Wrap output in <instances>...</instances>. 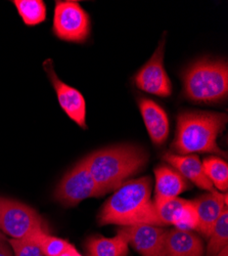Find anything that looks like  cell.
<instances>
[{
	"instance_id": "12",
	"label": "cell",
	"mask_w": 228,
	"mask_h": 256,
	"mask_svg": "<svg viewBox=\"0 0 228 256\" xmlns=\"http://www.w3.org/2000/svg\"><path fill=\"white\" fill-rule=\"evenodd\" d=\"M205 248L199 234L192 230H166L161 256H204Z\"/></svg>"
},
{
	"instance_id": "7",
	"label": "cell",
	"mask_w": 228,
	"mask_h": 256,
	"mask_svg": "<svg viewBox=\"0 0 228 256\" xmlns=\"http://www.w3.org/2000/svg\"><path fill=\"white\" fill-rule=\"evenodd\" d=\"M100 196H103V193L83 160L61 178L54 190L55 200L67 207L76 206L83 200Z\"/></svg>"
},
{
	"instance_id": "14",
	"label": "cell",
	"mask_w": 228,
	"mask_h": 256,
	"mask_svg": "<svg viewBox=\"0 0 228 256\" xmlns=\"http://www.w3.org/2000/svg\"><path fill=\"white\" fill-rule=\"evenodd\" d=\"M156 188L154 205L160 204L168 199L176 198L191 186L177 170L168 165H160L155 168Z\"/></svg>"
},
{
	"instance_id": "26",
	"label": "cell",
	"mask_w": 228,
	"mask_h": 256,
	"mask_svg": "<svg viewBox=\"0 0 228 256\" xmlns=\"http://www.w3.org/2000/svg\"><path fill=\"white\" fill-rule=\"evenodd\" d=\"M216 256H228V246L222 249Z\"/></svg>"
},
{
	"instance_id": "5",
	"label": "cell",
	"mask_w": 228,
	"mask_h": 256,
	"mask_svg": "<svg viewBox=\"0 0 228 256\" xmlns=\"http://www.w3.org/2000/svg\"><path fill=\"white\" fill-rule=\"evenodd\" d=\"M0 232L11 239H27L41 232H48V226L32 207L0 197Z\"/></svg>"
},
{
	"instance_id": "4",
	"label": "cell",
	"mask_w": 228,
	"mask_h": 256,
	"mask_svg": "<svg viewBox=\"0 0 228 256\" xmlns=\"http://www.w3.org/2000/svg\"><path fill=\"white\" fill-rule=\"evenodd\" d=\"M184 96L195 102H217L228 94V66L225 60H202L183 74Z\"/></svg>"
},
{
	"instance_id": "11",
	"label": "cell",
	"mask_w": 228,
	"mask_h": 256,
	"mask_svg": "<svg viewBox=\"0 0 228 256\" xmlns=\"http://www.w3.org/2000/svg\"><path fill=\"white\" fill-rule=\"evenodd\" d=\"M193 203L199 218L197 230L203 237L208 239L218 218L227 208V194L212 190L209 193L193 200Z\"/></svg>"
},
{
	"instance_id": "15",
	"label": "cell",
	"mask_w": 228,
	"mask_h": 256,
	"mask_svg": "<svg viewBox=\"0 0 228 256\" xmlns=\"http://www.w3.org/2000/svg\"><path fill=\"white\" fill-rule=\"evenodd\" d=\"M163 158L171 167L177 170L184 178L191 180L199 188L209 192L214 190V186L207 178L203 168V163L197 155H178L172 152H167Z\"/></svg>"
},
{
	"instance_id": "2",
	"label": "cell",
	"mask_w": 228,
	"mask_h": 256,
	"mask_svg": "<svg viewBox=\"0 0 228 256\" xmlns=\"http://www.w3.org/2000/svg\"><path fill=\"white\" fill-rule=\"evenodd\" d=\"M82 160L105 195L141 172L148 163L149 155L137 146L120 144L101 148Z\"/></svg>"
},
{
	"instance_id": "23",
	"label": "cell",
	"mask_w": 228,
	"mask_h": 256,
	"mask_svg": "<svg viewBox=\"0 0 228 256\" xmlns=\"http://www.w3.org/2000/svg\"><path fill=\"white\" fill-rule=\"evenodd\" d=\"M14 256H44L34 237L27 239H8Z\"/></svg>"
},
{
	"instance_id": "18",
	"label": "cell",
	"mask_w": 228,
	"mask_h": 256,
	"mask_svg": "<svg viewBox=\"0 0 228 256\" xmlns=\"http://www.w3.org/2000/svg\"><path fill=\"white\" fill-rule=\"evenodd\" d=\"M13 4L26 25L35 26L45 20L46 8L41 0H14Z\"/></svg>"
},
{
	"instance_id": "9",
	"label": "cell",
	"mask_w": 228,
	"mask_h": 256,
	"mask_svg": "<svg viewBox=\"0 0 228 256\" xmlns=\"http://www.w3.org/2000/svg\"><path fill=\"white\" fill-rule=\"evenodd\" d=\"M43 67L49 80L51 81L55 90L58 102L65 113L81 128L87 127L86 125V102L82 94L76 88L61 81L53 69L51 60H46Z\"/></svg>"
},
{
	"instance_id": "25",
	"label": "cell",
	"mask_w": 228,
	"mask_h": 256,
	"mask_svg": "<svg viewBox=\"0 0 228 256\" xmlns=\"http://www.w3.org/2000/svg\"><path fill=\"white\" fill-rule=\"evenodd\" d=\"M59 256H82V255L78 252L76 247L71 244L69 246V248L64 253H61Z\"/></svg>"
},
{
	"instance_id": "24",
	"label": "cell",
	"mask_w": 228,
	"mask_h": 256,
	"mask_svg": "<svg viewBox=\"0 0 228 256\" xmlns=\"http://www.w3.org/2000/svg\"><path fill=\"white\" fill-rule=\"evenodd\" d=\"M0 256H14V253L8 243V239L5 238L4 234L0 232Z\"/></svg>"
},
{
	"instance_id": "22",
	"label": "cell",
	"mask_w": 228,
	"mask_h": 256,
	"mask_svg": "<svg viewBox=\"0 0 228 256\" xmlns=\"http://www.w3.org/2000/svg\"><path fill=\"white\" fill-rule=\"evenodd\" d=\"M185 202H186L185 199L176 197L155 205L157 216L162 228L172 224L176 212L184 205Z\"/></svg>"
},
{
	"instance_id": "16",
	"label": "cell",
	"mask_w": 228,
	"mask_h": 256,
	"mask_svg": "<svg viewBox=\"0 0 228 256\" xmlns=\"http://www.w3.org/2000/svg\"><path fill=\"white\" fill-rule=\"evenodd\" d=\"M88 256H127L129 244L125 237L118 232L113 238L92 237L86 243Z\"/></svg>"
},
{
	"instance_id": "17",
	"label": "cell",
	"mask_w": 228,
	"mask_h": 256,
	"mask_svg": "<svg viewBox=\"0 0 228 256\" xmlns=\"http://www.w3.org/2000/svg\"><path fill=\"white\" fill-rule=\"evenodd\" d=\"M204 172L219 190L226 192L228 188V165L223 158L208 157L203 162Z\"/></svg>"
},
{
	"instance_id": "8",
	"label": "cell",
	"mask_w": 228,
	"mask_h": 256,
	"mask_svg": "<svg viewBox=\"0 0 228 256\" xmlns=\"http://www.w3.org/2000/svg\"><path fill=\"white\" fill-rule=\"evenodd\" d=\"M165 42L163 37L153 56L134 76L135 85L140 90L161 98L169 96L172 92V84L164 67Z\"/></svg>"
},
{
	"instance_id": "21",
	"label": "cell",
	"mask_w": 228,
	"mask_h": 256,
	"mask_svg": "<svg viewBox=\"0 0 228 256\" xmlns=\"http://www.w3.org/2000/svg\"><path fill=\"white\" fill-rule=\"evenodd\" d=\"M199 218L193 201L186 200L184 205L176 212L172 226L179 230H193L198 228Z\"/></svg>"
},
{
	"instance_id": "1",
	"label": "cell",
	"mask_w": 228,
	"mask_h": 256,
	"mask_svg": "<svg viewBox=\"0 0 228 256\" xmlns=\"http://www.w3.org/2000/svg\"><path fill=\"white\" fill-rule=\"evenodd\" d=\"M103 204L97 220L100 226H127L148 224L161 226L152 200V178L128 180Z\"/></svg>"
},
{
	"instance_id": "20",
	"label": "cell",
	"mask_w": 228,
	"mask_h": 256,
	"mask_svg": "<svg viewBox=\"0 0 228 256\" xmlns=\"http://www.w3.org/2000/svg\"><path fill=\"white\" fill-rule=\"evenodd\" d=\"M34 239L44 256H59L71 245L68 241L51 236L48 232L38 234L34 236Z\"/></svg>"
},
{
	"instance_id": "19",
	"label": "cell",
	"mask_w": 228,
	"mask_h": 256,
	"mask_svg": "<svg viewBox=\"0 0 228 256\" xmlns=\"http://www.w3.org/2000/svg\"><path fill=\"white\" fill-rule=\"evenodd\" d=\"M209 242L206 248V256H216L222 249L228 246V209L226 208L208 238Z\"/></svg>"
},
{
	"instance_id": "13",
	"label": "cell",
	"mask_w": 228,
	"mask_h": 256,
	"mask_svg": "<svg viewBox=\"0 0 228 256\" xmlns=\"http://www.w3.org/2000/svg\"><path fill=\"white\" fill-rule=\"evenodd\" d=\"M138 106L152 142L157 146L163 144L167 140L170 132L167 114L157 102L150 98H140Z\"/></svg>"
},
{
	"instance_id": "6",
	"label": "cell",
	"mask_w": 228,
	"mask_h": 256,
	"mask_svg": "<svg viewBox=\"0 0 228 256\" xmlns=\"http://www.w3.org/2000/svg\"><path fill=\"white\" fill-rule=\"evenodd\" d=\"M91 30L89 14L78 2H56L53 16V32L61 40L84 42Z\"/></svg>"
},
{
	"instance_id": "3",
	"label": "cell",
	"mask_w": 228,
	"mask_h": 256,
	"mask_svg": "<svg viewBox=\"0 0 228 256\" xmlns=\"http://www.w3.org/2000/svg\"><path fill=\"white\" fill-rule=\"evenodd\" d=\"M227 124L222 113L186 111L178 115L175 140L172 148L178 155L212 153L226 157L217 146V138Z\"/></svg>"
},
{
	"instance_id": "10",
	"label": "cell",
	"mask_w": 228,
	"mask_h": 256,
	"mask_svg": "<svg viewBox=\"0 0 228 256\" xmlns=\"http://www.w3.org/2000/svg\"><path fill=\"white\" fill-rule=\"evenodd\" d=\"M118 232L142 256H161V249L166 234L164 228L142 224L121 226Z\"/></svg>"
}]
</instances>
